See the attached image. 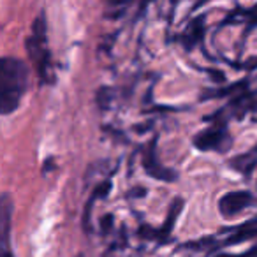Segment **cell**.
Wrapping results in <instances>:
<instances>
[{"instance_id": "6da1fadb", "label": "cell", "mask_w": 257, "mask_h": 257, "mask_svg": "<svg viewBox=\"0 0 257 257\" xmlns=\"http://www.w3.org/2000/svg\"><path fill=\"white\" fill-rule=\"evenodd\" d=\"M29 86V69L15 57H0V114L18 109Z\"/></svg>"}, {"instance_id": "7a4b0ae2", "label": "cell", "mask_w": 257, "mask_h": 257, "mask_svg": "<svg viewBox=\"0 0 257 257\" xmlns=\"http://www.w3.org/2000/svg\"><path fill=\"white\" fill-rule=\"evenodd\" d=\"M27 53L30 57V62L36 67L37 74L41 79L50 83L53 79V71H51V53L48 48V34H46V18L44 15H39L36 18L30 30V36L25 41Z\"/></svg>"}, {"instance_id": "3957f363", "label": "cell", "mask_w": 257, "mask_h": 257, "mask_svg": "<svg viewBox=\"0 0 257 257\" xmlns=\"http://www.w3.org/2000/svg\"><path fill=\"white\" fill-rule=\"evenodd\" d=\"M15 203L9 194H0V252L9 250V238H11V218Z\"/></svg>"}, {"instance_id": "277c9868", "label": "cell", "mask_w": 257, "mask_h": 257, "mask_svg": "<svg viewBox=\"0 0 257 257\" xmlns=\"http://www.w3.org/2000/svg\"><path fill=\"white\" fill-rule=\"evenodd\" d=\"M250 203H252V196H250V192H243V190H239V192L225 194V196L220 199V203H218V208H220V213L224 215V217H232V215H236L241 210H245Z\"/></svg>"}, {"instance_id": "5b68a950", "label": "cell", "mask_w": 257, "mask_h": 257, "mask_svg": "<svg viewBox=\"0 0 257 257\" xmlns=\"http://www.w3.org/2000/svg\"><path fill=\"white\" fill-rule=\"evenodd\" d=\"M224 138H225L224 128H217V127L206 128L204 133L197 134L196 140H194V145L199 150H217L224 143Z\"/></svg>"}, {"instance_id": "8992f818", "label": "cell", "mask_w": 257, "mask_h": 257, "mask_svg": "<svg viewBox=\"0 0 257 257\" xmlns=\"http://www.w3.org/2000/svg\"><path fill=\"white\" fill-rule=\"evenodd\" d=\"M145 168H147L148 175H152L154 178L166 180V182H173L176 178V175L169 169H164L157 161V155H155V143L150 147V150L145 155Z\"/></svg>"}, {"instance_id": "52a82bcc", "label": "cell", "mask_w": 257, "mask_h": 257, "mask_svg": "<svg viewBox=\"0 0 257 257\" xmlns=\"http://www.w3.org/2000/svg\"><path fill=\"white\" fill-rule=\"evenodd\" d=\"M182 208H183V201L182 199H175V201H173L171 208H169V215H168V218H166V224L162 225V229H161V236H162V238L169 236V232H171V229H173V225H175V222H176V218H178Z\"/></svg>"}, {"instance_id": "ba28073f", "label": "cell", "mask_w": 257, "mask_h": 257, "mask_svg": "<svg viewBox=\"0 0 257 257\" xmlns=\"http://www.w3.org/2000/svg\"><path fill=\"white\" fill-rule=\"evenodd\" d=\"M0 257H13L11 252H0Z\"/></svg>"}, {"instance_id": "9c48e42d", "label": "cell", "mask_w": 257, "mask_h": 257, "mask_svg": "<svg viewBox=\"0 0 257 257\" xmlns=\"http://www.w3.org/2000/svg\"><path fill=\"white\" fill-rule=\"evenodd\" d=\"M250 15H252V16H255V18H257V6L252 9V11H250Z\"/></svg>"}, {"instance_id": "30bf717a", "label": "cell", "mask_w": 257, "mask_h": 257, "mask_svg": "<svg viewBox=\"0 0 257 257\" xmlns=\"http://www.w3.org/2000/svg\"><path fill=\"white\" fill-rule=\"evenodd\" d=\"M76 257H83V255H81V253H79V255H76Z\"/></svg>"}]
</instances>
